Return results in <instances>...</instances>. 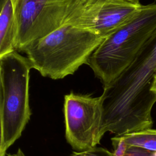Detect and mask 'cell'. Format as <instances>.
Segmentation results:
<instances>
[{
    "label": "cell",
    "mask_w": 156,
    "mask_h": 156,
    "mask_svg": "<svg viewBox=\"0 0 156 156\" xmlns=\"http://www.w3.org/2000/svg\"><path fill=\"white\" fill-rule=\"evenodd\" d=\"M100 2L101 0H76L65 24L94 34Z\"/></svg>",
    "instance_id": "obj_8"
},
{
    "label": "cell",
    "mask_w": 156,
    "mask_h": 156,
    "mask_svg": "<svg viewBox=\"0 0 156 156\" xmlns=\"http://www.w3.org/2000/svg\"><path fill=\"white\" fill-rule=\"evenodd\" d=\"M155 29L156 3H151L143 5L127 23L104 38L87 63L103 87L132 63Z\"/></svg>",
    "instance_id": "obj_3"
},
{
    "label": "cell",
    "mask_w": 156,
    "mask_h": 156,
    "mask_svg": "<svg viewBox=\"0 0 156 156\" xmlns=\"http://www.w3.org/2000/svg\"><path fill=\"white\" fill-rule=\"evenodd\" d=\"M76 0H11L16 28V51L64 25Z\"/></svg>",
    "instance_id": "obj_5"
},
{
    "label": "cell",
    "mask_w": 156,
    "mask_h": 156,
    "mask_svg": "<svg viewBox=\"0 0 156 156\" xmlns=\"http://www.w3.org/2000/svg\"><path fill=\"white\" fill-rule=\"evenodd\" d=\"M70 156H115V154L107 149L94 147L83 151L73 152Z\"/></svg>",
    "instance_id": "obj_11"
},
{
    "label": "cell",
    "mask_w": 156,
    "mask_h": 156,
    "mask_svg": "<svg viewBox=\"0 0 156 156\" xmlns=\"http://www.w3.org/2000/svg\"><path fill=\"white\" fill-rule=\"evenodd\" d=\"M6 156H7V155H6Z\"/></svg>",
    "instance_id": "obj_15"
},
{
    "label": "cell",
    "mask_w": 156,
    "mask_h": 156,
    "mask_svg": "<svg viewBox=\"0 0 156 156\" xmlns=\"http://www.w3.org/2000/svg\"><path fill=\"white\" fill-rule=\"evenodd\" d=\"M142 5L140 0H101L94 34L105 38L127 23Z\"/></svg>",
    "instance_id": "obj_7"
},
{
    "label": "cell",
    "mask_w": 156,
    "mask_h": 156,
    "mask_svg": "<svg viewBox=\"0 0 156 156\" xmlns=\"http://www.w3.org/2000/svg\"><path fill=\"white\" fill-rule=\"evenodd\" d=\"M156 74V29L132 63L112 82L104 87L102 127L123 135L151 129L156 94L151 87Z\"/></svg>",
    "instance_id": "obj_1"
},
{
    "label": "cell",
    "mask_w": 156,
    "mask_h": 156,
    "mask_svg": "<svg viewBox=\"0 0 156 156\" xmlns=\"http://www.w3.org/2000/svg\"><path fill=\"white\" fill-rule=\"evenodd\" d=\"M104 38L65 24L23 51L43 77L62 79L87 64Z\"/></svg>",
    "instance_id": "obj_2"
},
{
    "label": "cell",
    "mask_w": 156,
    "mask_h": 156,
    "mask_svg": "<svg viewBox=\"0 0 156 156\" xmlns=\"http://www.w3.org/2000/svg\"><path fill=\"white\" fill-rule=\"evenodd\" d=\"M121 156H156V152L132 146H127Z\"/></svg>",
    "instance_id": "obj_12"
},
{
    "label": "cell",
    "mask_w": 156,
    "mask_h": 156,
    "mask_svg": "<svg viewBox=\"0 0 156 156\" xmlns=\"http://www.w3.org/2000/svg\"><path fill=\"white\" fill-rule=\"evenodd\" d=\"M30 63L17 51L0 57V156L21 136L30 120Z\"/></svg>",
    "instance_id": "obj_4"
},
{
    "label": "cell",
    "mask_w": 156,
    "mask_h": 156,
    "mask_svg": "<svg viewBox=\"0 0 156 156\" xmlns=\"http://www.w3.org/2000/svg\"><path fill=\"white\" fill-rule=\"evenodd\" d=\"M151 91L156 94V74L154 79V82L152 83V86L151 87Z\"/></svg>",
    "instance_id": "obj_14"
},
{
    "label": "cell",
    "mask_w": 156,
    "mask_h": 156,
    "mask_svg": "<svg viewBox=\"0 0 156 156\" xmlns=\"http://www.w3.org/2000/svg\"><path fill=\"white\" fill-rule=\"evenodd\" d=\"M6 155L7 156H26L24 153L22 151V150L20 148H19L15 154H7Z\"/></svg>",
    "instance_id": "obj_13"
},
{
    "label": "cell",
    "mask_w": 156,
    "mask_h": 156,
    "mask_svg": "<svg viewBox=\"0 0 156 156\" xmlns=\"http://www.w3.org/2000/svg\"><path fill=\"white\" fill-rule=\"evenodd\" d=\"M0 57L16 51V28L11 0H0Z\"/></svg>",
    "instance_id": "obj_9"
},
{
    "label": "cell",
    "mask_w": 156,
    "mask_h": 156,
    "mask_svg": "<svg viewBox=\"0 0 156 156\" xmlns=\"http://www.w3.org/2000/svg\"><path fill=\"white\" fill-rule=\"evenodd\" d=\"M63 112L66 139L74 150L83 151L100 144L104 114L101 95L71 92L64 97Z\"/></svg>",
    "instance_id": "obj_6"
},
{
    "label": "cell",
    "mask_w": 156,
    "mask_h": 156,
    "mask_svg": "<svg viewBox=\"0 0 156 156\" xmlns=\"http://www.w3.org/2000/svg\"><path fill=\"white\" fill-rule=\"evenodd\" d=\"M128 146L156 152V129H148L119 136Z\"/></svg>",
    "instance_id": "obj_10"
}]
</instances>
